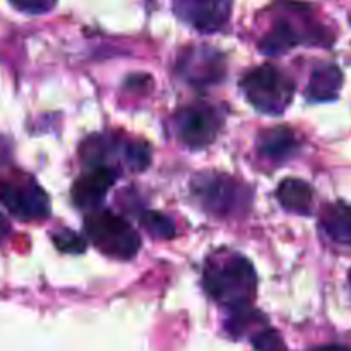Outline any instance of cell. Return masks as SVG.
<instances>
[{
	"label": "cell",
	"mask_w": 351,
	"mask_h": 351,
	"mask_svg": "<svg viewBox=\"0 0 351 351\" xmlns=\"http://www.w3.org/2000/svg\"><path fill=\"white\" fill-rule=\"evenodd\" d=\"M7 232H9V225H7L5 218H3V216L0 215V240H2L3 237L7 235Z\"/></svg>",
	"instance_id": "20"
},
{
	"label": "cell",
	"mask_w": 351,
	"mask_h": 351,
	"mask_svg": "<svg viewBox=\"0 0 351 351\" xmlns=\"http://www.w3.org/2000/svg\"><path fill=\"white\" fill-rule=\"evenodd\" d=\"M350 280H351V276H350Z\"/></svg>",
	"instance_id": "21"
},
{
	"label": "cell",
	"mask_w": 351,
	"mask_h": 351,
	"mask_svg": "<svg viewBox=\"0 0 351 351\" xmlns=\"http://www.w3.org/2000/svg\"><path fill=\"white\" fill-rule=\"evenodd\" d=\"M117 178H119V171L113 168H93L88 175L79 177L72 185V201L81 209L96 208L101 204Z\"/></svg>",
	"instance_id": "10"
},
{
	"label": "cell",
	"mask_w": 351,
	"mask_h": 351,
	"mask_svg": "<svg viewBox=\"0 0 351 351\" xmlns=\"http://www.w3.org/2000/svg\"><path fill=\"white\" fill-rule=\"evenodd\" d=\"M252 345L256 351H290L285 345L283 338L273 329H266L254 336Z\"/></svg>",
	"instance_id": "16"
},
{
	"label": "cell",
	"mask_w": 351,
	"mask_h": 351,
	"mask_svg": "<svg viewBox=\"0 0 351 351\" xmlns=\"http://www.w3.org/2000/svg\"><path fill=\"white\" fill-rule=\"evenodd\" d=\"M0 202L23 221L43 219L50 213L48 197L33 180H9L0 184Z\"/></svg>",
	"instance_id": "5"
},
{
	"label": "cell",
	"mask_w": 351,
	"mask_h": 351,
	"mask_svg": "<svg viewBox=\"0 0 351 351\" xmlns=\"http://www.w3.org/2000/svg\"><path fill=\"white\" fill-rule=\"evenodd\" d=\"M84 228L86 235L105 256L129 261L139 252L141 239L136 230L125 218L108 209L89 213L84 219Z\"/></svg>",
	"instance_id": "2"
},
{
	"label": "cell",
	"mask_w": 351,
	"mask_h": 351,
	"mask_svg": "<svg viewBox=\"0 0 351 351\" xmlns=\"http://www.w3.org/2000/svg\"><path fill=\"white\" fill-rule=\"evenodd\" d=\"M141 225H143V228H146L151 235L161 240L173 239L175 233H177L175 223L171 221L167 215L158 211L143 213V216H141Z\"/></svg>",
	"instance_id": "15"
},
{
	"label": "cell",
	"mask_w": 351,
	"mask_h": 351,
	"mask_svg": "<svg viewBox=\"0 0 351 351\" xmlns=\"http://www.w3.org/2000/svg\"><path fill=\"white\" fill-rule=\"evenodd\" d=\"M276 197L287 208L288 211L298 213V215H308L311 213L314 192L307 182L300 178H287L281 182L276 191Z\"/></svg>",
	"instance_id": "14"
},
{
	"label": "cell",
	"mask_w": 351,
	"mask_h": 351,
	"mask_svg": "<svg viewBox=\"0 0 351 351\" xmlns=\"http://www.w3.org/2000/svg\"><path fill=\"white\" fill-rule=\"evenodd\" d=\"M53 242L57 245L58 250L62 252H69V254H79L84 252L86 249V242L82 237H79L77 233L71 232V230H64V232L57 233L53 237Z\"/></svg>",
	"instance_id": "17"
},
{
	"label": "cell",
	"mask_w": 351,
	"mask_h": 351,
	"mask_svg": "<svg viewBox=\"0 0 351 351\" xmlns=\"http://www.w3.org/2000/svg\"><path fill=\"white\" fill-rule=\"evenodd\" d=\"M17 10L26 14H47L55 7L57 0H9Z\"/></svg>",
	"instance_id": "18"
},
{
	"label": "cell",
	"mask_w": 351,
	"mask_h": 351,
	"mask_svg": "<svg viewBox=\"0 0 351 351\" xmlns=\"http://www.w3.org/2000/svg\"><path fill=\"white\" fill-rule=\"evenodd\" d=\"M321 226L332 242L351 245V206L345 202L326 206L321 216Z\"/></svg>",
	"instance_id": "11"
},
{
	"label": "cell",
	"mask_w": 351,
	"mask_h": 351,
	"mask_svg": "<svg viewBox=\"0 0 351 351\" xmlns=\"http://www.w3.org/2000/svg\"><path fill=\"white\" fill-rule=\"evenodd\" d=\"M177 71L191 84L209 86L219 82L225 74V60L221 53L209 47H194L180 55Z\"/></svg>",
	"instance_id": "9"
},
{
	"label": "cell",
	"mask_w": 351,
	"mask_h": 351,
	"mask_svg": "<svg viewBox=\"0 0 351 351\" xmlns=\"http://www.w3.org/2000/svg\"><path fill=\"white\" fill-rule=\"evenodd\" d=\"M259 151L263 156L273 161H285L298 151V141L287 127L269 129L259 137Z\"/></svg>",
	"instance_id": "12"
},
{
	"label": "cell",
	"mask_w": 351,
	"mask_h": 351,
	"mask_svg": "<svg viewBox=\"0 0 351 351\" xmlns=\"http://www.w3.org/2000/svg\"><path fill=\"white\" fill-rule=\"evenodd\" d=\"M257 274L254 266L239 254L213 257L204 269V290L225 307L247 308L256 295Z\"/></svg>",
	"instance_id": "1"
},
{
	"label": "cell",
	"mask_w": 351,
	"mask_h": 351,
	"mask_svg": "<svg viewBox=\"0 0 351 351\" xmlns=\"http://www.w3.org/2000/svg\"><path fill=\"white\" fill-rule=\"evenodd\" d=\"M175 14L201 33H216L232 16V0H175Z\"/></svg>",
	"instance_id": "8"
},
{
	"label": "cell",
	"mask_w": 351,
	"mask_h": 351,
	"mask_svg": "<svg viewBox=\"0 0 351 351\" xmlns=\"http://www.w3.org/2000/svg\"><path fill=\"white\" fill-rule=\"evenodd\" d=\"M343 86V74L336 65H322L317 67L311 75L305 95L308 99L315 101H328L338 96Z\"/></svg>",
	"instance_id": "13"
},
{
	"label": "cell",
	"mask_w": 351,
	"mask_h": 351,
	"mask_svg": "<svg viewBox=\"0 0 351 351\" xmlns=\"http://www.w3.org/2000/svg\"><path fill=\"white\" fill-rule=\"evenodd\" d=\"M300 43H328V31L321 26H308L304 29H298L295 23L288 17H281L269 33L261 40L259 48L266 55H283L290 51Z\"/></svg>",
	"instance_id": "7"
},
{
	"label": "cell",
	"mask_w": 351,
	"mask_h": 351,
	"mask_svg": "<svg viewBox=\"0 0 351 351\" xmlns=\"http://www.w3.org/2000/svg\"><path fill=\"white\" fill-rule=\"evenodd\" d=\"M192 191L206 211L221 218L240 215L250 202V192L225 175H199Z\"/></svg>",
	"instance_id": "4"
},
{
	"label": "cell",
	"mask_w": 351,
	"mask_h": 351,
	"mask_svg": "<svg viewBox=\"0 0 351 351\" xmlns=\"http://www.w3.org/2000/svg\"><path fill=\"white\" fill-rule=\"evenodd\" d=\"M177 134L185 146L201 149L216 139L221 127L218 110L209 105H194L177 115Z\"/></svg>",
	"instance_id": "6"
},
{
	"label": "cell",
	"mask_w": 351,
	"mask_h": 351,
	"mask_svg": "<svg viewBox=\"0 0 351 351\" xmlns=\"http://www.w3.org/2000/svg\"><path fill=\"white\" fill-rule=\"evenodd\" d=\"M242 88L247 99L259 112L280 115L290 105L295 86L285 72L274 65H261L247 72L242 79Z\"/></svg>",
	"instance_id": "3"
},
{
	"label": "cell",
	"mask_w": 351,
	"mask_h": 351,
	"mask_svg": "<svg viewBox=\"0 0 351 351\" xmlns=\"http://www.w3.org/2000/svg\"><path fill=\"white\" fill-rule=\"evenodd\" d=\"M311 351H351L346 346H339V345H324V346H317V348H312Z\"/></svg>",
	"instance_id": "19"
}]
</instances>
